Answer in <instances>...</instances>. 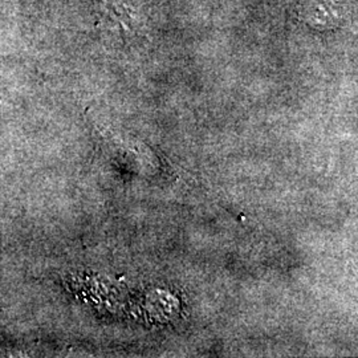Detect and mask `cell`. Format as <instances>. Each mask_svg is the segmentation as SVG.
Listing matches in <instances>:
<instances>
[{
  "instance_id": "1",
  "label": "cell",
  "mask_w": 358,
  "mask_h": 358,
  "mask_svg": "<svg viewBox=\"0 0 358 358\" xmlns=\"http://www.w3.org/2000/svg\"><path fill=\"white\" fill-rule=\"evenodd\" d=\"M345 4L346 0H304L301 17L313 29H334L345 17Z\"/></svg>"
}]
</instances>
